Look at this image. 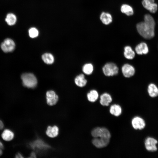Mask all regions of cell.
<instances>
[{"label": "cell", "mask_w": 158, "mask_h": 158, "mask_svg": "<svg viewBox=\"0 0 158 158\" xmlns=\"http://www.w3.org/2000/svg\"><path fill=\"white\" fill-rule=\"evenodd\" d=\"M104 74L107 76H113L116 75L118 73V68L114 63H107L102 68Z\"/></svg>", "instance_id": "277c9868"}, {"label": "cell", "mask_w": 158, "mask_h": 158, "mask_svg": "<svg viewBox=\"0 0 158 158\" xmlns=\"http://www.w3.org/2000/svg\"><path fill=\"white\" fill-rule=\"evenodd\" d=\"M124 55L125 57L128 59H132L135 56V53L131 47L129 46H126L124 48Z\"/></svg>", "instance_id": "d6986e66"}, {"label": "cell", "mask_w": 158, "mask_h": 158, "mask_svg": "<svg viewBox=\"0 0 158 158\" xmlns=\"http://www.w3.org/2000/svg\"><path fill=\"white\" fill-rule=\"evenodd\" d=\"M93 70V67L90 63L85 64L83 67V71L86 74L89 75L92 73Z\"/></svg>", "instance_id": "d4e9b609"}, {"label": "cell", "mask_w": 158, "mask_h": 158, "mask_svg": "<svg viewBox=\"0 0 158 158\" xmlns=\"http://www.w3.org/2000/svg\"><path fill=\"white\" fill-rule=\"evenodd\" d=\"M0 148L1 149H4V146L2 142L0 141Z\"/></svg>", "instance_id": "f546056e"}, {"label": "cell", "mask_w": 158, "mask_h": 158, "mask_svg": "<svg viewBox=\"0 0 158 158\" xmlns=\"http://www.w3.org/2000/svg\"><path fill=\"white\" fill-rule=\"evenodd\" d=\"M158 141L155 138L148 137L145 140V145L146 149L148 151L154 152L157 150V148L156 145Z\"/></svg>", "instance_id": "52a82bcc"}, {"label": "cell", "mask_w": 158, "mask_h": 158, "mask_svg": "<svg viewBox=\"0 0 158 158\" xmlns=\"http://www.w3.org/2000/svg\"><path fill=\"white\" fill-rule=\"evenodd\" d=\"M47 103L50 106H53L56 104L59 99L58 96L53 90L47 92L46 94Z\"/></svg>", "instance_id": "9c48e42d"}, {"label": "cell", "mask_w": 158, "mask_h": 158, "mask_svg": "<svg viewBox=\"0 0 158 158\" xmlns=\"http://www.w3.org/2000/svg\"><path fill=\"white\" fill-rule=\"evenodd\" d=\"M21 78L23 85L25 87L33 88L37 85V79L32 73H23L21 75Z\"/></svg>", "instance_id": "3957f363"}, {"label": "cell", "mask_w": 158, "mask_h": 158, "mask_svg": "<svg viewBox=\"0 0 158 158\" xmlns=\"http://www.w3.org/2000/svg\"><path fill=\"white\" fill-rule=\"evenodd\" d=\"M147 91L151 97H155L158 96V88L154 84L151 83L148 85Z\"/></svg>", "instance_id": "2e32d148"}, {"label": "cell", "mask_w": 158, "mask_h": 158, "mask_svg": "<svg viewBox=\"0 0 158 158\" xmlns=\"http://www.w3.org/2000/svg\"><path fill=\"white\" fill-rule=\"evenodd\" d=\"M98 92L95 90H91L87 95L88 100L92 102H94L96 101L98 98Z\"/></svg>", "instance_id": "cb8c5ba5"}, {"label": "cell", "mask_w": 158, "mask_h": 158, "mask_svg": "<svg viewBox=\"0 0 158 158\" xmlns=\"http://www.w3.org/2000/svg\"><path fill=\"white\" fill-rule=\"evenodd\" d=\"M30 157V158H36V155L35 153L34 152H32L31 153Z\"/></svg>", "instance_id": "83f0119b"}, {"label": "cell", "mask_w": 158, "mask_h": 158, "mask_svg": "<svg viewBox=\"0 0 158 158\" xmlns=\"http://www.w3.org/2000/svg\"><path fill=\"white\" fill-rule=\"evenodd\" d=\"M30 146L34 150L39 151L49 149L50 146L42 140L38 139L30 143Z\"/></svg>", "instance_id": "5b68a950"}, {"label": "cell", "mask_w": 158, "mask_h": 158, "mask_svg": "<svg viewBox=\"0 0 158 158\" xmlns=\"http://www.w3.org/2000/svg\"><path fill=\"white\" fill-rule=\"evenodd\" d=\"M28 32L30 37L32 38L37 37L39 34V32L37 29L34 27L30 29Z\"/></svg>", "instance_id": "484cf974"}, {"label": "cell", "mask_w": 158, "mask_h": 158, "mask_svg": "<svg viewBox=\"0 0 158 158\" xmlns=\"http://www.w3.org/2000/svg\"><path fill=\"white\" fill-rule=\"evenodd\" d=\"M100 18L102 23L106 25L109 24L112 20L111 16L107 13L103 12L101 14Z\"/></svg>", "instance_id": "e0dca14e"}, {"label": "cell", "mask_w": 158, "mask_h": 158, "mask_svg": "<svg viewBox=\"0 0 158 158\" xmlns=\"http://www.w3.org/2000/svg\"><path fill=\"white\" fill-rule=\"evenodd\" d=\"M1 47L3 51L5 52H11L14 50L15 44L12 40L6 38L1 43Z\"/></svg>", "instance_id": "8992f818"}, {"label": "cell", "mask_w": 158, "mask_h": 158, "mask_svg": "<svg viewBox=\"0 0 158 158\" xmlns=\"http://www.w3.org/2000/svg\"><path fill=\"white\" fill-rule=\"evenodd\" d=\"M135 50L136 53L139 55L147 54L149 51L147 44L145 42L140 43L136 47Z\"/></svg>", "instance_id": "7c38bea8"}, {"label": "cell", "mask_w": 158, "mask_h": 158, "mask_svg": "<svg viewBox=\"0 0 158 158\" xmlns=\"http://www.w3.org/2000/svg\"><path fill=\"white\" fill-rule=\"evenodd\" d=\"M100 103L103 106H108L111 102L112 99L110 95L107 93H104L100 97Z\"/></svg>", "instance_id": "9a60e30c"}, {"label": "cell", "mask_w": 158, "mask_h": 158, "mask_svg": "<svg viewBox=\"0 0 158 158\" xmlns=\"http://www.w3.org/2000/svg\"><path fill=\"white\" fill-rule=\"evenodd\" d=\"M5 20L8 25L12 26L15 25L16 23L17 18L14 14L10 13L7 15Z\"/></svg>", "instance_id": "ffe728a7"}, {"label": "cell", "mask_w": 158, "mask_h": 158, "mask_svg": "<svg viewBox=\"0 0 158 158\" xmlns=\"http://www.w3.org/2000/svg\"><path fill=\"white\" fill-rule=\"evenodd\" d=\"M144 7L152 13H155L157 10L158 6L154 0H143L142 2Z\"/></svg>", "instance_id": "ba28073f"}, {"label": "cell", "mask_w": 158, "mask_h": 158, "mask_svg": "<svg viewBox=\"0 0 158 158\" xmlns=\"http://www.w3.org/2000/svg\"><path fill=\"white\" fill-rule=\"evenodd\" d=\"M14 137V133L11 130L5 129L1 134V137L4 141H9L13 139Z\"/></svg>", "instance_id": "4fadbf2b"}, {"label": "cell", "mask_w": 158, "mask_h": 158, "mask_svg": "<svg viewBox=\"0 0 158 158\" xmlns=\"http://www.w3.org/2000/svg\"><path fill=\"white\" fill-rule=\"evenodd\" d=\"M155 23L153 17L149 14H146L144 16V20L136 25L137 31L142 37L145 39H150L154 36Z\"/></svg>", "instance_id": "6da1fadb"}, {"label": "cell", "mask_w": 158, "mask_h": 158, "mask_svg": "<svg viewBox=\"0 0 158 158\" xmlns=\"http://www.w3.org/2000/svg\"><path fill=\"white\" fill-rule=\"evenodd\" d=\"M75 82L78 86L82 87L85 85L87 80L85 79L84 75L81 74L78 75L75 78Z\"/></svg>", "instance_id": "ac0fdd59"}, {"label": "cell", "mask_w": 158, "mask_h": 158, "mask_svg": "<svg viewBox=\"0 0 158 158\" xmlns=\"http://www.w3.org/2000/svg\"><path fill=\"white\" fill-rule=\"evenodd\" d=\"M121 12L128 16H131L133 14V8L127 4L122 5L121 8Z\"/></svg>", "instance_id": "44dd1931"}, {"label": "cell", "mask_w": 158, "mask_h": 158, "mask_svg": "<svg viewBox=\"0 0 158 158\" xmlns=\"http://www.w3.org/2000/svg\"><path fill=\"white\" fill-rule=\"evenodd\" d=\"M4 127V125L3 122L0 120V130L2 129Z\"/></svg>", "instance_id": "4316f807"}, {"label": "cell", "mask_w": 158, "mask_h": 158, "mask_svg": "<svg viewBox=\"0 0 158 158\" xmlns=\"http://www.w3.org/2000/svg\"><path fill=\"white\" fill-rule=\"evenodd\" d=\"M133 127L135 129L140 130L143 129L145 126V122L141 118L136 116L133 118L132 121Z\"/></svg>", "instance_id": "30bf717a"}, {"label": "cell", "mask_w": 158, "mask_h": 158, "mask_svg": "<svg viewBox=\"0 0 158 158\" xmlns=\"http://www.w3.org/2000/svg\"><path fill=\"white\" fill-rule=\"evenodd\" d=\"M15 157L17 158H23V157L22 154L19 153H18L15 156Z\"/></svg>", "instance_id": "f1b7e54d"}, {"label": "cell", "mask_w": 158, "mask_h": 158, "mask_svg": "<svg viewBox=\"0 0 158 158\" xmlns=\"http://www.w3.org/2000/svg\"><path fill=\"white\" fill-rule=\"evenodd\" d=\"M122 71L125 77L129 78L134 75L135 73V69L133 66L126 63L122 66Z\"/></svg>", "instance_id": "8fae6325"}, {"label": "cell", "mask_w": 158, "mask_h": 158, "mask_svg": "<svg viewBox=\"0 0 158 158\" xmlns=\"http://www.w3.org/2000/svg\"><path fill=\"white\" fill-rule=\"evenodd\" d=\"M59 131V128L56 126L52 127L49 126L47 128L46 133L48 136L51 138H54L58 135Z\"/></svg>", "instance_id": "5bb4252c"}, {"label": "cell", "mask_w": 158, "mask_h": 158, "mask_svg": "<svg viewBox=\"0 0 158 158\" xmlns=\"http://www.w3.org/2000/svg\"><path fill=\"white\" fill-rule=\"evenodd\" d=\"M2 154V149L0 148V156Z\"/></svg>", "instance_id": "4dcf8cb0"}, {"label": "cell", "mask_w": 158, "mask_h": 158, "mask_svg": "<svg viewBox=\"0 0 158 158\" xmlns=\"http://www.w3.org/2000/svg\"><path fill=\"white\" fill-rule=\"evenodd\" d=\"M110 113L115 116H118L120 115L122 112V109L120 106L116 104L112 105L110 109Z\"/></svg>", "instance_id": "7402d4cb"}, {"label": "cell", "mask_w": 158, "mask_h": 158, "mask_svg": "<svg viewBox=\"0 0 158 158\" xmlns=\"http://www.w3.org/2000/svg\"><path fill=\"white\" fill-rule=\"evenodd\" d=\"M91 134L94 138L92 140V144L97 148L105 147L109 142L110 133L108 130L105 128H96L92 131Z\"/></svg>", "instance_id": "7a4b0ae2"}, {"label": "cell", "mask_w": 158, "mask_h": 158, "mask_svg": "<svg viewBox=\"0 0 158 158\" xmlns=\"http://www.w3.org/2000/svg\"><path fill=\"white\" fill-rule=\"evenodd\" d=\"M42 57L44 62L47 64H51L54 61L53 56L50 53H44L42 55Z\"/></svg>", "instance_id": "603a6c76"}]
</instances>
